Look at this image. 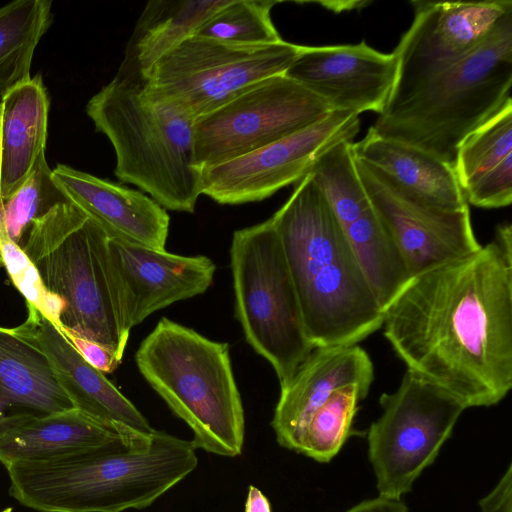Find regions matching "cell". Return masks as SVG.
Instances as JSON below:
<instances>
[{
	"label": "cell",
	"mask_w": 512,
	"mask_h": 512,
	"mask_svg": "<svg viewBox=\"0 0 512 512\" xmlns=\"http://www.w3.org/2000/svg\"><path fill=\"white\" fill-rule=\"evenodd\" d=\"M192 441L163 431L48 461L6 466L9 493L39 512L142 509L197 466Z\"/></svg>",
	"instance_id": "3957f363"
},
{
	"label": "cell",
	"mask_w": 512,
	"mask_h": 512,
	"mask_svg": "<svg viewBox=\"0 0 512 512\" xmlns=\"http://www.w3.org/2000/svg\"><path fill=\"white\" fill-rule=\"evenodd\" d=\"M352 144V141H341L326 149L308 173L342 228L371 208L357 171Z\"/></svg>",
	"instance_id": "4316f807"
},
{
	"label": "cell",
	"mask_w": 512,
	"mask_h": 512,
	"mask_svg": "<svg viewBox=\"0 0 512 512\" xmlns=\"http://www.w3.org/2000/svg\"><path fill=\"white\" fill-rule=\"evenodd\" d=\"M4 266V261H3V257H2V252H1V246H0V267Z\"/></svg>",
	"instance_id": "8d00e7d4"
},
{
	"label": "cell",
	"mask_w": 512,
	"mask_h": 512,
	"mask_svg": "<svg viewBox=\"0 0 512 512\" xmlns=\"http://www.w3.org/2000/svg\"><path fill=\"white\" fill-rule=\"evenodd\" d=\"M511 87L512 13L464 60L386 106L370 128L453 167L462 141L511 99Z\"/></svg>",
	"instance_id": "5b68a950"
},
{
	"label": "cell",
	"mask_w": 512,
	"mask_h": 512,
	"mask_svg": "<svg viewBox=\"0 0 512 512\" xmlns=\"http://www.w3.org/2000/svg\"><path fill=\"white\" fill-rule=\"evenodd\" d=\"M1 122H2V104L0 103V132H1Z\"/></svg>",
	"instance_id": "74e56055"
},
{
	"label": "cell",
	"mask_w": 512,
	"mask_h": 512,
	"mask_svg": "<svg viewBox=\"0 0 512 512\" xmlns=\"http://www.w3.org/2000/svg\"><path fill=\"white\" fill-rule=\"evenodd\" d=\"M135 360L145 380L192 429L195 448L228 457L241 454L244 410L227 343L162 318Z\"/></svg>",
	"instance_id": "8992f818"
},
{
	"label": "cell",
	"mask_w": 512,
	"mask_h": 512,
	"mask_svg": "<svg viewBox=\"0 0 512 512\" xmlns=\"http://www.w3.org/2000/svg\"><path fill=\"white\" fill-rule=\"evenodd\" d=\"M0 201L29 177L45 152L50 101L40 73L1 94Z\"/></svg>",
	"instance_id": "603a6c76"
},
{
	"label": "cell",
	"mask_w": 512,
	"mask_h": 512,
	"mask_svg": "<svg viewBox=\"0 0 512 512\" xmlns=\"http://www.w3.org/2000/svg\"><path fill=\"white\" fill-rule=\"evenodd\" d=\"M58 328L83 359L103 374L112 373L121 363L122 360L104 345L88 340L67 328Z\"/></svg>",
	"instance_id": "d6a6232c"
},
{
	"label": "cell",
	"mask_w": 512,
	"mask_h": 512,
	"mask_svg": "<svg viewBox=\"0 0 512 512\" xmlns=\"http://www.w3.org/2000/svg\"><path fill=\"white\" fill-rule=\"evenodd\" d=\"M143 435L101 422L74 408L30 418L0 431V461H48Z\"/></svg>",
	"instance_id": "7402d4cb"
},
{
	"label": "cell",
	"mask_w": 512,
	"mask_h": 512,
	"mask_svg": "<svg viewBox=\"0 0 512 512\" xmlns=\"http://www.w3.org/2000/svg\"><path fill=\"white\" fill-rule=\"evenodd\" d=\"M352 148L356 159L380 169L431 205L445 210L468 207L453 167L432 155L371 128Z\"/></svg>",
	"instance_id": "cb8c5ba5"
},
{
	"label": "cell",
	"mask_w": 512,
	"mask_h": 512,
	"mask_svg": "<svg viewBox=\"0 0 512 512\" xmlns=\"http://www.w3.org/2000/svg\"><path fill=\"white\" fill-rule=\"evenodd\" d=\"M373 380V362L358 344L314 348L281 388L271 421L277 442L296 451L310 418L335 391L356 385L367 396Z\"/></svg>",
	"instance_id": "e0dca14e"
},
{
	"label": "cell",
	"mask_w": 512,
	"mask_h": 512,
	"mask_svg": "<svg viewBox=\"0 0 512 512\" xmlns=\"http://www.w3.org/2000/svg\"><path fill=\"white\" fill-rule=\"evenodd\" d=\"M17 326L45 353L54 375L74 407L109 425L143 435L155 430L147 419L106 377L86 362L61 330L35 307Z\"/></svg>",
	"instance_id": "ac0fdd59"
},
{
	"label": "cell",
	"mask_w": 512,
	"mask_h": 512,
	"mask_svg": "<svg viewBox=\"0 0 512 512\" xmlns=\"http://www.w3.org/2000/svg\"><path fill=\"white\" fill-rule=\"evenodd\" d=\"M481 512H512V465L493 490L479 501Z\"/></svg>",
	"instance_id": "836d02e7"
},
{
	"label": "cell",
	"mask_w": 512,
	"mask_h": 512,
	"mask_svg": "<svg viewBox=\"0 0 512 512\" xmlns=\"http://www.w3.org/2000/svg\"><path fill=\"white\" fill-rule=\"evenodd\" d=\"M467 203L480 208H502L512 202V154L463 189Z\"/></svg>",
	"instance_id": "1f68e13d"
},
{
	"label": "cell",
	"mask_w": 512,
	"mask_h": 512,
	"mask_svg": "<svg viewBox=\"0 0 512 512\" xmlns=\"http://www.w3.org/2000/svg\"><path fill=\"white\" fill-rule=\"evenodd\" d=\"M276 1L230 0L194 35L237 45H268L282 41L270 12Z\"/></svg>",
	"instance_id": "f546056e"
},
{
	"label": "cell",
	"mask_w": 512,
	"mask_h": 512,
	"mask_svg": "<svg viewBox=\"0 0 512 512\" xmlns=\"http://www.w3.org/2000/svg\"><path fill=\"white\" fill-rule=\"evenodd\" d=\"M299 45H237L192 35L162 57L147 85L195 120L269 77L285 74Z\"/></svg>",
	"instance_id": "9c48e42d"
},
{
	"label": "cell",
	"mask_w": 512,
	"mask_h": 512,
	"mask_svg": "<svg viewBox=\"0 0 512 512\" xmlns=\"http://www.w3.org/2000/svg\"><path fill=\"white\" fill-rule=\"evenodd\" d=\"M52 177L108 238L165 250L170 218L151 197L65 164H58Z\"/></svg>",
	"instance_id": "d6986e66"
},
{
	"label": "cell",
	"mask_w": 512,
	"mask_h": 512,
	"mask_svg": "<svg viewBox=\"0 0 512 512\" xmlns=\"http://www.w3.org/2000/svg\"><path fill=\"white\" fill-rule=\"evenodd\" d=\"M229 1H148L136 22L119 69L146 79L156 62L194 35Z\"/></svg>",
	"instance_id": "d4e9b609"
},
{
	"label": "cell",
	"mask_w": 512,
	"mask_h": 512,
	"mask_svg": "<svg viewBox=\"0 0 512 512\" xmlns=\"http://www.w3.org/2000/svg\"><path fill=\"white\" fill-rule=\"evenodd\" d=\"M50 0H15L0 7V94L31 78L35 49L49 29Z\"/></svg>",
	"instance_id": "484cf974"
},
{
	"label": "cell",
	"mask_w": 512,
	"mask_h": 512,
	"mask_svg": "<svg viewBox=\"0 0 512 512\" xmlns=\"http://www.w3.org/2000/svg\"><path fill=\"white\" fill-rule=\"evenodd\" d=\"M329 105L285 74L264 79L194 123L202 168L252 152L326 117Z\"/></svg>",
	"instance_id": "30bf717a"
},
{
	"label": "cell",
	"mask_w": 512,
	"mask_h": 512,
	"mask_svg": "<svg viewBox=\"0 0 512 512\" xmlns=\"http://www.w3.org/2000/svg\"><path fill=\"white\" fill-rule=\"evenodd\" d=\"M414 18L394 50L395 83L387 105L409 97L476 50L512 13L511 0L411 1Z\"/></svg>",
	"instance_id": "7c38bea8"
},
{
	"label": "cell",
	"mask_w": 512,
	"mask_h": 512,
	"mask_svg": "<svg viewBox=\"0 0 512 512\" xmlns=\"http://www.w3.org/2000/svg\"><path fill=\"white\" fill-rule=\"evenodd\" d=\"M383 334L407 370L466 408L512 388V227L474 253L412 279L383 311Z\"/></svg>",
	"instance_id": "6da1fadb"
},
{
	"label": "cell",
	"mask_w": 512,
	"mask_h": 512,
	"mask_svg": "<svg viewBox=\"0 0 512 512\" xmlns=\"http://www.w3.org/2000/svg\"><path fill=\"white\" fill-rule=\"evenodd\" d=\"M364 398L356 385L335 391L310 418L296 452L318 462L331 461L350 435L357 404Z\"/></svg>",
	"instance_id": "83f0119b"
},
{
	"label": "cell",
	"mask_w": 512,
	"mask_h": 512,
	"mask_svg": "<svg viewBox=\"0 0 512 512\" xmlns=\"http://www.w3.org/2000/svg\"><path fill=\"white\" fill-rule=\"evenodd\" d=\"M379 403L382 413L367 433L368 457L379 497L400 500L434 462L467 408L408 370Z\"/></svg>",
	"instance_id": "ba28073f"
},
{
	"label": "cell",
	"mask_w": 512,
	"mask_h": 512,
	"mask_svg": "<svg viewBox=\"0 0 512 512\" xmlns=\"http://www.w3.org/2000/svg\"><path fill=\"white\" fill-rule=\"evenodd\" d=\"M359 115L332 111L320 121L264 147L200 170L201 194L219 204L264 200L305 177L317 158L341 141H352Z\"/></svg>",
	"instance_id": "5bb4252c"
},
{
	"label": "cell",
	"mask_w": 512,
	"mask_h": 512,
	"mask_svg": "<svg viewBox=\"0 0 512 512\" xmlns=\"http://www.w3.org/2000/svg\"><path fill=\"white\" fill-rule=\"evenodd\" d=\"M245 512H271L266 496L255 486H250L245 504Z\"/></svg>",
	"instance_id": "d590c367"
},
{
	"label": "cell",
	"mask_w": 512,
	"mask_h": 512,
	"mask_svg": "<svg viewBox=\"0 0 512 512\" xmlns=\"http://www.w3.org/2000/svg\"><path fill=\"white\" fill-rule=\"evenodd\" d=\"M88 219L57 186L45 152L21 187L0 201V228L36 264Z\"/></svg>",
	"instance_id": "ffe728a7"
},
{
	"label": "cell",
	"mask_w": 512,
	"mask_h": 512,
	"mask_svg": "<svg viewBox=\"0 0 512 512\" xmlns=\"http://www.w3.org/2000/svg\"><path fill=\"white\" fill-rule=\"evenodd\" d=\"M74 408L41 348L18 327H0V431Z\"/></svg>",
	"instance_id": "44dd1931"
},
{
	"label": "cell",
	"mask_w": 512,
	"mask_h": 512,
	"mask_svg": "<svg viewBox=\"0 0 512 512\" xmlns=\"http://www.w3.org/2000/svg\"><path fill=\"white\" fill-rule=\"evenodd\" d=\"M107 250L128 330L160 309L203 294L216 270L207 256H182L113 238H108Z\"/></svg>",
	"instance_id": "9a60e30c"
},
{
	"label": "cell",
	"mask_w": 512,
	"mask_h": 512,
	"mask_svg": "<svg viewBox=\"0 0 512 512\" xmlns=\"http://www.w3.org/2000/svg\"><path fill=\"white\" fill-rule=\"evenodd\" d=\"M355 162L370 203L391 237L409 280L481 247L469 207L438 208L373 165L356 158Z\"/></svg>",
	"instance_id": "4fadbf2b"
},
{
	"label": "cell",
	"mask_w": 512,
	"mask_h": 512,
	"mask_svg": "<svg viewBox=\"0 0 512 512\" xmlns=\"http://www.w3.org/2000/svg\"><path fill=\"white\" fill-rule=\"evenodd\" d=\"M0 246L4 266L15 287L26 299V304L35 307L56 326L65 308L64 301L50 292L43 283L35 264L15 245L0 228Z\"/></svg>",
	"instance_id": "4dcf8cb0"
},
{
	"label": "cell",
	"mask_w": 512,
	"mask_h": 512,
	"mask_svg": "<svg viewBox=\"0 0 512 512\" xmlns=\"http://www.w3.org/2000/svg\"><path fill=\"white\" fill-rule=\"evenodd\" d=\"M108 236L91 218L35 266L65 303L58 327L100 343L122 360L127 329L111 276Z\"/></svg>",
	"instance_id": "8fae6325"
},
{
	"label": "cell",
	"mask_w": 512,
	"mask_h": 512,
	"mask_svg": "<svg viewBox=\"0 0 512 512\" xmlns=\"http://www.w3.org/2000/svg\"><path fill=\"white\" fill-rule=\"evenodd\" d=\"M230 264L236 317L246 341L272 365L282 388L314 346L270 219L234 232Z\"/></svg>",
	"instance_id": "52a82bcc"
},
{
	"label": "cell",
	"mask_w": 512,
	"mask_h": 512,
	"mask_svg": "<svg viewBox=\"0 0 512 512\" xmlns=\"http://www.w3.org/2000/svg\"><path fill=\"white\" fill-rule=\"evenodd\" d=\"M86 113L110 140L120 181L139 187L165 210L194 212L201 188L193 117L141 76L120 69L88 101Z\"/></svg>",
	"instance_id": "277c9868"
},
{
	"label": "cell",
	"mask_w": 512,
	"mask_h": 512,
	"mask_svg": "<svg viewBox=\"0 0 512 512\" xmlns=\"http://www.w3.org/2000/svg\"><path fill=\"white\" fill-rule=\"evenodd\" d=\"M397 71L394 53L365 41L333 46H299L285 75L324 100L332 111L381 114Z\"/></svg>",
	"instance_id": "2e32d148"
},
{
	"label": "cell",
	"mask_w": 512,
	"mask_h": 512,
	"mask_svg": "<svg viewBox=\"0 0 512 512\" xmlns=\"http://www.w3.org/2000/svg\"><path fill=\"white\" fill-rule=\"evenodd\" d=\"M270 220L314 348L356 345L381 329L382 308L342 226L309 174Z\"/></svg>",
	"instance_id": "7a4b0ae2"
},
{
	"label": "cell",
	"mask_w": 512,
	"mask_h": 512,
	"mask_svg": "<svg viewBox=\"0 0 512 512\" xmlns=\"http://www.w3.org/2000/svg\"><path fill=\"white\" fill-rule=\"evenodd\" d=\"M512 154V99L460 144L453 170L462 190Z\"/></svg>",
	"instance_id": "f1b7e54d"
},
{
	"label": "cell",
	"mask_w": 512,
	"mask_h": 512,
	"mask_svg": "<svg viewBox=\"0 0 512 512\" xmlns=\"http://www.w3.org/2000/svg\"><path fill=\"white\" fill-rule=\"evenodd\" d=\"M346 512H408V508L401 500L385 499L378 496L360 502Z\"/></svg>",
	"instance_id": "e575fe53"
}]
</instances>
